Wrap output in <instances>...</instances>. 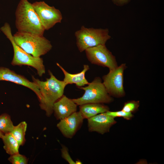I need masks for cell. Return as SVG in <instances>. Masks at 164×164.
<instances>
[{"mask_svg":"<svg viewBox=\"0 0 164 164\" xmlns=\"http://www.w3.org/2000/svg\"><path fill=\"white\" fill-rule=\"evenodd\" d=\"M50 77L45 81L40 80L32 76L33 82L38 87L43 98V103L39 104L41 109L46 112L48 117L53 113L54 103L63 95L67 85L63 81L57 79L52 72L48 70Z\"/></svg>","mask_w":164,"mask_h":164,"instance_id":"cell-1","label":"cell"},{"mask_svg":"<svg viewBox=\"0 0 164 164\" xmlns=\"http://www.w3.org/2000/svg\"><path fill=\"white\" fill-rule=\"evenodd\" d=\"M15 16L18 32L43 36L45 29L32 4L28 0H20Z\"/></svg>","mask_w":164,"mask_h":164,"instance_id":"cell-2","label":"cell"},{"mask_svg":"<svg viewBox=\"0 0 164 164\" xmlns=\"http://www.w3.org/2000/svg\"><path fill=\"white\" fill-rule=\"evenodd\" d=\"M0 30L9 40L13 47L14 54L11 62L13 66L27 65L35 69L38 75L42 77L45 73V68L42 58L35 57L27 53L15 42L9 24L5 22L1 27Z\"/></svg>","mask_w":164,"mask_h":164,"instance_id":"cell-3","label":"cell"},{"mask_svg":"<svg viewBox=\"0 0 164 164\" xmlns=\"http://www.w3.org/2000/svg\"><path fill=\"white\" fill-rule=\"evenodd\" d=\"M13 37L19 47L35 57L45 55L52 48L50 42L43 36L17 31Z\"/></svg>","mask_w":164,"mask_h":164,"instance_id":"cell-4","label":"cell"},{"mask_svg":"<svg viewBox=\"0 0 164 164\" xmlns=\"http://www.w3.org/2000/svg\"><path fill=\"white\" fill-rule=\"evenodd\" d=\"M87 85L78 87L84 91L82 96L72 99L77 105L88 103L108 104L113 101V98L108 93L99 77H96Z\"/></svg>","mask_w":164,"mask_h":164,"instance_id":"cell-5","label":"cell"},{"mask_svg":"<svg viewBox=\"0 0 164 164\" xmlns=\"http://www.w3.org/2000/svg\"><path fill=\"white\" fill-rule=\"evenodd\" d=\"M109 32L107 29L87 28L82 26L75 33L79 50L82 52L90 47L105 45L111 38Z\"/></svg>","mask_w":164,"mask_h":164,"instance_id":"cell-6","label":"cell"},{"mask_svg":"<svg viewBox=\"0 0 164 164\" xmlns=\"http://www.w3.org/2000/svg\"><path fill=\"white\" fill-rule=\"evenodd\" d=\"M126 68V64L122 63L115 69L110 70L107 74L103 76V84L111 96L120 97L125 95L123 74Z\"/></svg>","mask_w":164,"mask_h":164,"instance_id":"cell-7","label":"cell"},{"mask_svg":"<svg viewBox=\"0 0 164 164\" xmlns=\"http://www.w3.org/2000/svg\"><path fill=\"white\" fill-rule=\"evenodd\" d=\"M85 51L87 59L92 64L107 67L109 70L118 66L115 56L105 45H99Z\"/></svg>","mask_w":164,"mask_h":164,"instance_id":"cell-8","label":"cell"},{"mask_svg":"<svg viewBox=\"0 0 164 164\" xmlns=\"http://www.w3.org/2000/svg\"><path fill=\"white\" fill-rule=\"evenodd\" d=\"M32 4L45 30L61 22L62 15L59 9L49 6L44 1L36 2Z\"/></svg>","mask_w":164,"mask_h":164,"instance_id":"cell-9","label":"cell"},{"mask_svg":"<svg viewBox=\"0 0 164 164\" xmlns=\"http://www.w3.org/2000/svg\"><path fill=\"white\" fill-rule=\"evenodd\" d=\"M84 119L80 112L77 111L60 120L56 126L65 137L71 139L81 128Z\"/></svg>","mask_w":164,"mask_h":164,"instance_id":"cell-10","label":"cell"},{"mask_svg":"<svg viewBox=\"0 0 164 164\" xmlns=\"http://www.w3.org/2000/svg\"><path fill=\"white\" fill-rule=\"evenodd\" d=\"M6 81L26 87L33 91L36 94L40 102L43 103V98L38 87L24 76L18 74L8 68L0 67V81Z\"/></svg>","mask_w":164,"mask_h":164,"instance_id":"cell-11","label":"cell"},{"mask_svg":"<svg viewBox=\"0 0 164 164\" xmlns=\"http://www.w3.org/2000/svg\"><path fill=\"white\" fill-rule=\"evenodd\" d=\"M89 132H96L101 134L109 132L111 127L116 123L114 118L105 112L98 114L87 119Z\"/></svg>","mask_w":164,"mask_h":164,"instance_id":"cell-12","label":"cell"},{"mask_svg":"<svg viewBox=\"0 0 164 164\" xmlns=\"http://www.w3.org/2000/svg\"><path fill=\"white\" fill-rule=\"evenodd\" d=\"M77 105L66 96H63L56 101L53 107V113L57 120H60L77 111Z\"/></svg>","mask_w":164,"mask_h":164,"instance_id":"cell-13","label":"cell"},{"mask_svg":"<svg viewBox=\"0 0 164 164\" xmlns=\"http://www.w3.org/2000/svg\"><path fill=\"white\" fill-rule=\"evenodd\" d=\"M56 65L63 72L64 76L63 81L67 85L75 84L78 87H79L89 84L85 77V73L90 69L88 65H84V69L81 72L76 74H71L67 72L58 63H57Z\"/></svg>","mask_w":164,"mask_h":164,"instance_id":"cell-14","label":"cell"},{"mask_svg":"<svg viewBox=\"0 0 164 164\" xmlns=\"http://www.w3.org/2000/svg\"><path fill=\"white\" fill-rule=\"evenodd\" d=\"M79 111L84 118L87 119L98 114L109 111L108 107L104 104L88 103L79 106Z\"/></svg>","mask_w":164,"mask_h":164,"instance_id":"cell-15","label":"cell"},{"mask_svg":"<svg viewBox=\"0 0 164 164\" xmlns=\"http://www.w3.org/2000/svg\"><path fill=\"white\" fill-rule=\"evenodd\" d=\"M2 139L4 149L7 154L11 155L19 153L20 145L11 133L4 134Z\"/></svg>","mask_w":164,"mask_h":164,"instance_id":"cell-16","label":"cell"},{"mask_svg":"<svg viewBox=\"0 0 164 164\" xmlns=\"http://www.w3.org/2000/svg\"><path fill=\"white\" fill-rule=\"evenodd\" d=\"M27 124L23 121L15 126L11 132L14 138L19 143L20 146L23 145L26 142L25 134L27 129Z\"/></svg>","mask_w":164,"mask_h":164,"instance_id":"cell-17","label":"cell"},{"mask_svg":"<svg viewBox=\"0 0 164 164\" xmlns=\"http://www.w3.org/2000/svg\"><path fill=\"white\" fill-rule=\"evenodd\" d=\"M14 127L9 114L4 113L0 115V131L4 134L11 133Z\"/></svg>","mask_w":164,"mask_h":164,"instance_id":"cell-18","label":"cell"},{"mask_svg":"<svg viewBox=\"0 0 164 164\" xmlns=\"http://www.w3.org/2000/svg\"><path fill=\"white\" fill-rule=\"evenodd\" d=\"M9 161L12 164H26L28 162L27 158L24 155L19 153L10 155Z\"/></svg>","mask_w":164,"mask_h":164,"instance_id":"cell-19","label":"cell"},{"mask_svg":"<svg viewBox=\"0 0 164 164\" xmlns=\"http://www.w3.org/2000/svg\"><path fill=\"white\" fill-rule=\"evenodd\" d=\"M105 113L108 115L114 118L121 117L128 120H130L133 116V115L132 113L126 112L122 110L115 111H108L105 112Z\"/></svg>","mask_w":164,"mask_h":164,"instance_id":"cell-20","label":"cell"},{"mask_svg":"<svg viewBox=\"0 0 164 164\" xmlns=\"http://www.w3.org/2000/svg\"><path fill=\"white\" fill-rule=\"evenodd\" d=\"M139 105L138 101H129L125 103L122 110L126 112L132 113L138 109Z\"/></svg>","mask_w":164,"mask_h":164,"instance_id":"cell-21","label":"cell"},{"mask_svg":"<svg viewBox=\"0 0 164 164\" xmlns=\"http://www.w3.org/2000/svg\"><path fill=\"white\" fill-rule=\"evenodd\" d=\"M61 149V156L65 161L70 164H75L74 161L70 155L68 148L65 146L62 145Z\"/></svg>","mask_w":164,"mask_h":164,"instance_id":"cell-22","label":"cell"},{"mask_svg":"<svg viewBox=\"0 0 164 164\" xmlns=\"http://www.w3.org/2000/svg\"><path fill=\"white\" fill-rule=\"evenodd\" d=\"M131 0H112L114 3L117 6H122L128 4Z\"/></svg>","mask_w":164,"mask_h":164,"instance_id":"cell-23","label":"cell"},{"mask_svg":"<svg viewBox=\"0 0 164 164\" xmlns=\"http://www.w3.org/2000/svg\"><path fill=\"white\" fill-rule=\"evenodd\" d=\"M75 164H81L82 163V162L79 159H77L75 162Z\"/></svg>","mask_w":164,"mask_h":164,"instance_id":"cell-24","label":"cell"},{"mask_svg":"<svg viewBox=\"0 0 164 164\" xmlns=\"http://www.w3.org/2000/svg\"><path fill=\"white\" fill-rule=\"evenodd\" d=\"M4 135V134L3 133L0 131V138H2Z\"/></svg>","mask_w":164,"mask_h":164,"instance_id":"cell-25","label":"cell"}]
</instances>
